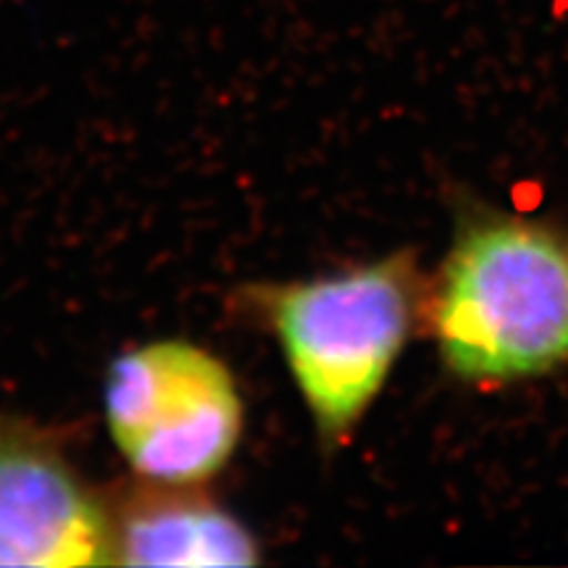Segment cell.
<instances>
[{"label":"cell","mask_w":568,"mask_h":568,"mask_svg":"<svg viewBox=\"0 0 568 568\" xmlns=\"http://www.w3.org/2000/svg\"><path fill=\"white\" fill-rule=\"evenodd\" d=\"M429 322L447 368L479 385L527 379L568 361V243L497 219L450 247Z\"/></svg>","instance_id":"1"},{"label":"cell","mask_w":568,"mask_h":568,"mask_svg":"<svg viewBox=\"0 0 568 568\" xmlns=\"http://www.w3.org/2000/svg\"><path fill=\"white\" fill-rule=\"evenodd\" d=\"M282 347L316 435L343 445L385 387L414 314L410 255L245 295Z\"/></svg>","instance_id":"2"},{"label":"cell","mask_w":568,"mask_h":568,"mask_svg":"<svg viewBox=\"0 0 568 568\" xmlns=\"http://www.w3.org/2000/svg\"><path fill=\"white\" fill-rule=\"evenodd\" d=\"M105 429L138 479L209 485L237 453L245 406L232 368L187 339H155L111 361Z\"/></svg>","instance_id":"3"},{"label":"cell","mask_w":568,"mask_h":568,"mask_svg":"<svg viewBox=\"0 0 568 568\" xmlns=\"http://www.w3.org/2000/svg\"><path fill=\"white\" fill-rule=\"evenodd\" d=\"M0 566H113L109 495L21 418H0Z\"/></svg>","instance_id":"4"},{"label":"cell","mask_w":568,"mask_h":568,"mask_svg":"<svg viewBox=\"0 0 568 568\" xmlns=\"http://www.w3.org/2000/svg\"><path fill=\"white\" fill-rule=\"evenodd\" d=\"M113 566H255L253 531L205 485H138L109 495Z\"/></svg>","instance_id":"5"}]
</instances>
